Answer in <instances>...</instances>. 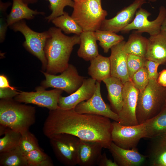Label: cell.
<instances>
[{"mask_svg": "<svg viewBox=\"0 0 166 166\" xmlns=\"http://www.w3.org/2000/svg\"><path fill=\"white\" fill-rule=\"evenodd\" d=\"M112 122L110 119L95 115L80 113L73 109L59 107L49 110L43 132L48 138L56 134L67 133L80 140L100 143L109 148L112 141Z\"/></svg>", "mask_w": 166, "mask_h": 166, "instance_id": "1", "label": "cell"}, {"mask_svg": "<svg viewBox=\"0 0 166 166\" xmlns=\"http://www.w3.org/2000/svg\"><path fill=\"white\" fill-rule=\"evenodd\" d=\"M48 31L49 36L44 51L47 60L46 73L52 74L61 73L68 67L69 60L74 46L79 44V35H65L61 30L52 27Z\"/></svg>", "mask_w": 166, "mask_h": 166, "instance_id": "2", "label": "cell"}, {"mask_svg": "<svg viewBox=\"0 0 166 166\" xmlns=\"http://www.w3.org/2000/svg\"><path fill=\"white\" fill-rule=\"evenodd\" d=\"M20 103L13 99H1L0 124L22 133L35 122L36 109Z\"/></svg>", "mask_w": 166, "mask_h": 166, "instance_id": "3", "label": "cell"}, {"mask_svg": "<svg viewBox=\"0 0 166 166\" xmlns=\"http://www.w3.org/2000/svg\"><path fill=\"white\" fill-rule=\"evenodd\" d=\"M166 87L160 85L156 80H150L148 84L139 92L136 110L138 124L144 123L156 115L165 106Z\"/></svg>", "mask_w": 166, "mask_h": 166, "instance_id": "4", "label": "cell"}, {"mask_svg": "<svg viewBox=\"0 0 166 166\" xmlns=\"http://www.w3.org/2000/svg\"><path fill=\"white\" fill-rule=\"evenodd\" d=\"M71 17L83 31L95 32L100 29L108 15L101 6V0H83L75 2Z\"/></svg>", "mask_w": 166, "mask_h": 166, "instance_id": "5", "label": "cell"}, {"mask_svg": "<svg viewBox=\"0 0 166 166\" xmlns=\"http://www.w3.org/2000/svg\"><path fill=\"white\" fill-rule=\"evenodd\" d=\"M50 145L57 160L66 166L77 164V152L80 139L65 133L55 135L49 138Z\"/></svg>", "mask_w": 166, "mask_h": 166, "instance_id": "6", "label": "cell"}, {"mask_svg": "<svg viewBox=\"0 0 166 166\" xmlns=\"http://www.w3.org/2000/svg\"><path fill=\"white\" fill-rule=\"evenodd\" d=\"M10 26L14 31H19L23 34L25 39L23 46L40 61L43 69H46L47 62L44 49L47 40L49 36L48 30L42 33L35 32L28 26L23 20Z\"/></svg>", "mask_w": 166, "mask_h": 166, "instance_id": "7", "label": "cell"}, {"mask_svg": "<svg viewBox=\"0 0 166 166\" xmlns=\"http://www.w3.org/2000/svg\"><path fill=\"white\" fill-rule=\"evenodd\" d=\"M45 79L42 83V86L45 89L52 87L64 91L71 94L78 89L82 85L84 77L80 76L74 65L69 64L67 68L56 75L42 71Z\"/></svg>", "mask_w": 166, "mask_h": 166, "instance_id": "8", "label": "cell"}, {"mask_svg": "<svg viewBox=\"0 0 166 166\" xmlns=\"http://www.w3.org/2000/svg\"><path fill=\"white\" fill-rule=\"evenodd\" d=\"M151 14L141 7L136 11L132 22L121 31L123 34L127 33L130 31L136 30L140 33L145 32L150 36L156 35L161 31L163 22L166 16V9L161 6L159 9L157 17L153 20L150 21L148 17Z\"/></svg>", "mask_w": 166, "mask_h": 166, "instance_id": "9", "label": "cell"}, {"mask_svg": "<svg viewBox=\"0 0 166 166\" xmlns=\"http://www.w3.org/2000/svg\"><path fill=\"white\" fill-rule=\"evenodd\" d=\"M112 124V141L121 148L131 149L136 148L140 140L144 138V123L127 126L114 121Z\"/></svg>", "mask_w": 166, "mask_h": 166, "instance_id": "10", "label": "cell"}, {"mask_svg": "<svg viewBox=\"0 0 166 166\" xmlns=\"http://www.w3.org/2000/svg\"><path fill=\"white\" fill-rule=\"evenodd\" d=\"M36 89V92L20 91L14 100L20 103L32 104L46 108L49 110L59 108L58 100L63 91L57 89L46 90L42 86L38 87Z\"/></svg>", "mask_w": 166, "mask_h": 166, "instance_id": "11", "label": "cell"}, {"mask_svg": "<svg viewBox=\"0 0 166 166\" xmlns=\"http://www.w3.org/2000/svg\"><path fill=\"white\" fill-rule=\"evenodd\" d=\"M101 82L96 81V88L93 95L88 100L78 104L74 109L80 113L101 116L119 122V118L118 114L105 103L102 97Z\"/></svg>", "mask_w": 166, "mask_h": 166, "instance_id": "12", "label": "cell"}, {"mask_svg": "<svg viewBox=\"0 0 166 166\" xmlns=\"http://www.w3.org/2000/svg\"><path fill=\"white\" fill-rule=\"evenodd\" d=\"M139 91L130 80L124 84L123 90V104L122 109L118 114V122L124 125L138 124L136 119V110Z\"/></svg>", "mask_w": 166, "mask_h": 166, "instance_id": "13", "label": "cell"}, {"mask_svg": "<svg viewBox=\"0 0 166 166\" xmlns=\"http://www.w3.org/2000/svg\"><path fill=\"white\" fill-rule=\"evenodd\" d=\"M146 3V0H135L131 4L119 11L113 18L104 20L99 30L116 33L121 31L132 22L137 10Z\"/></svg>", "mask_w": 166, "mask_h": 166, "instance_id": "14", "label": "cell"}, {"mask_svg": "<svg viewBox=\"0 0 166 166\" xmlns=\"http://www.w3.org/2000/svg\"><path fill=\"white\" fill-rule=\"evenodd\" d=\"M96 81L91 77L85 78L82 85L74 92L67 97L60 96L59 107L64 109H73L80 103L89 99L95 92Z\"/></svg>", "mask_w": 166, "mask_h": 166, "instance_id": "15", "label": "cell"}, {"mask_svg": "<svg viewBox=\"0 0 166 166\" xmlns=\"http://www.w3.org/2000/svg\"><path fill=\"white\" fill-rule=\"evenodd\" d=\"M124 40L113 46L109 57L111 65V76L121 80L124 84L131 80L127 67L128 54L124 49Z\"/></svg>", "mask_w": 166, "mask_h": 166, "instance_id": "16", "label": "cell"}, {"mask_svg": "<svg viewBox=\"0 0 166 166\" xmlns=\"http://www.w3.org/2000/svg\"><path fill=\"white\" fill-rule=\"evenodd\" d=\"M109 149L118 166H139L143 164L148 157L140 153L136 147L126 149L117 146L113 142Z\"/></svg>", "mask_w": 166, "mask_h": 166, "instance_id": "17", "label": "cell"}, {"mask_svg": "<svg viewBox=\"0 0 166 166\" xmlns=\"http://www.w3.org/2000/svg\"><path fill=\"white\" fill-rule=\"evenodd\" d=\"M103 148L99 142L80 139L78 148L77 164L80 166L97 165Z\"/></svg>", "mask_w": 166, "mask_h": 166, "instance_id": "18", "label": "cell"}, {"mask_svg": "<svg viewBox=\"0 0 166 166\" xmlns=\"http://www.w3.org/2000/svg\"><path fill=\"white\" fill-rule=\"evenodd\" d=\"M145 58L160 65L166 62V35L164 33L161 31L148 38Z\"/></svg>", "mask_w": 166, "mask_h": 166, "instance_id": "19", "label": "cell"}, {"mask_svg": "<svg viewBox=\"0 0 166 166\" xmlns=\"http://www.w3.org/2000/svg\"><path fill=\"white\" fill-rule=\"evenodd\" d=\"M102 81L105 84L107 89L108 98L111 109L118 114L122 106L124 84L119 79L111 76Z\"/></svg>", "mask_w": 166, "mask_h": 166, "instance_id": "20", "label": "cell"}, {"mask_svg": "<svg viewBox=\"0 0 166 166\" xmlns=\"http://www.w3.org/2000/svg\"><path fill=\"white\" fill-rule=\"evenodd\" d=\"M79 36L80 47L77 55L86 61H90L99 54L94 32L83 31Z\"/></svg>", "mask_w": 166, "mask_h": 166, "instance_id": "21", "label": "cell"}, {"mask_svg": "<svg viewBox=\"0 0 166 166\" xmlns=\"http://www.w3.org/2000/svg\"><path fill=\"white\" fill-rule=\"evenodd\" d=\"M44 14L43 12L31 9L28 4L21 0H13L11 10L7 17V24L8 26H10L23 19H31L36 15Z\"/></svg>", "mask_w": 166, "mask_h": 166, "instance_id": "22", "label": "cell"}, {"mask_svg": "<svg viewBox=\"0 0 166 166\" xmlns=\"http://www.w3.org/2000/svg\"><path fill=\"white\" fill-rule=\"evenodd\" d=\"M144 138L156 139L166 134V106L144 122Z\"/></svg>", "mask_w": 166, "mask_h": 166, "instance_id": "23", "label": "cell"}, {"mask_svg": "<svg viewBox=\"0 0 166 166\" xmlns=\"http://www.w3.org/2000/svg\"><path fill=\"white\" fill-rule=\"evenodd\" d=\"M88 73L91 77L101 82L111 76V65L109 57L99 54L90 61Z\"/></svg>", "mask_w": 166, "mask_h": 166, "instance_id": "24", "label": "cell"}, {"mask_svg": "<svg viewBox=\"0 0 166 166\" xmlns=\"http://www.w3.org/2000/svg\"><path fill=\"white\" fill-rule=\"evenodd\" d=\"M141 34L136 30L132 32L124 43V49L128 54H133L145 58L148 38Z\"/></svg>", "mask_w": 166, "mask_h": 166, "instance_id": "25", "label": "cell"}, {"mask_svg": "<svg viewBox=\"0 0 166 166\" xmlns=\"http://www.w3.org/2000/svg\"><path fill=\"white\" fill-rule=\"evenodd\" d=\"M150 155L151 164L166 166V134L156 138Z\"/></svg>", "mask_w": 166, "mask_h": 166, "instance_id": "26", "label": "cell"}, {"mask_svg": "<svg viewBox=\"0 0 166 166\" xmlns=\"http://www.w3.org/2000/svg\"><path fill=\"white\" fill-rule=\"evenodd\" d=\"M51 21L56 27L61 29L66 34H74L80 35L83 31L81 27L71 16L65 12Z\"/></svg>", "mask_w": 166, "mask_h": 166, "instance_id": "27", "label": "cell"}, {"mask_svg": "<svg viewBox=\"0 0 166 166\" xmlns=\"http://www.w3.org/2000/svg\"><path fill=\"white\" fill-rule=\"evenodd\" d=\"M0 166H28L25 156L18 147L0 153Z\"/></svg>", "mask_w": 166, "mask_h": 166, "instance_id": "28", "label": "cell"}, {"mask_svg": "<svg viewBox=\"0 0 166 166\" xmlns=\"http://www.w3.org/2000/svg\"><path fill=\"white\" fill-rule=\"evenodd\" d=\"M99 45L103 49L104 52L107 53L114 45L123 41L124 38L112 31L98 30L94 32Z\"/></svg>", "mask_w": 166, "mask_h": 166, "instance_id": "29", "label": "cell"}, {"mask_svg": "<svg viewBox=\"0 0 166 166\" xmlns=\"http://www.w3.org/2000/svg\"><path fill=\"white\" fill-rule=\"evenodd\" d=\"M4 136L0 138V153L9 151L18 147L21 133L7 127Z\"/></svg>", "mask_w": 166, "mask_h": 166, "instance_id": "30", "label": "cell"}, {"mask_svg": "<svg viewBox=\"0 0 166 166\" xmlns=\"http://www.w3.org/2000/svg\"><path fill=\"white\" fill-rule=\"evenodd\" d=\"M28 166H53V163L41 149H35L24 153Z\"/></svg>", "mask_w": 166, "mask_h": 166, "instance_id": "31", "label": "cell"}, {"mask_svg": "<svg viewBox=\"0 0 166 166\" xmlns=\"http://www.w3.org/2000/svg\"><path fill=\"white\" fill-rule=\"evenodd\" d=\"M50 4V8L52 11L51 14L45 18L49 22L55 18L63 14L64 8L66 6L73 7L75 2L73 0H47Z\"/></svg>", "mask_w": 166, "mask_h": 166, "instance_id": "32", "label": "cell"}, {"mask_svg": "<svg viewBox=\"0 0 166 166\" xmlns=\"http://www.w3.org/2000/svg\"><path fill=\"white\" fill-rule=\"evenodd\" d=\"M21 134L18 147L23 153L36 149H41L37 138L29 130Z\"/></svg>", "mask_w": 166, "mask_h": 166, "instance_id": "33", "label": "cell"}, {"mask_svg": "<svg viewBox=\"0 0 166 166\" xmlns=\"http://www.w3.org/2000/svg\"><path fill=\"white\" fill-rule=\"evenodd\" d=\"M135 86L141 92L146 87L149 82L148 73L144 65L135 73L131 79Z\"/></svg>", "mask_w": 166, "mask_h": 166, "instance_id": "34", "label": "cell"}, {"mask_svg": "<svg viewBox=\"0 0 166 166\" xmlns=\"http://www.w3.org/2000/svg\"><path fill=\"white\" fill-rule=\"evenodd\" d=\"M146 60L145 58L139 56L128 54L127 67L130 80L134 74L144 65Z\"/></svg>", "mask_w": 166, "mask_h": 166, "instance_id": "35", "label": "cell"}, {"mask_svg": "<svg viewBox=\"0 0 166 166\" xmlns=\"http://www.w3.org/2000/svg\"><path fill=\"white\" fill-rule=\"evenodd\" d=\"M9 2L3 3L0 1V41L2 42L5 38L6 32L8 26L7 19V16L6 15V10L10 6Z\"/></svg>", "mask_w": 166, "mask_h": 166, "instance_id": "36", "label": "cell"}, {"mask_svg": "<svg viewBox=\"0 0 166 166\" xmlns=\"http://www.w3.org/2000/svg\"><path fill=\"white\" fill-rule=\"evenodd\" d=\"M160 65L159 64L155 61L146 60L144 65L147 69L149 80H157L159 75V73L157 71L158 68Z\"/></svg>", "mask_w": 166, "mask_h": 166, "instance_id": "37", "label": "cell"}, {"mask_svg": "<svg viewBox=\"0 0 166 166\" xmlns=\"http://www.w3.org/2000/svg\"><path fill=\"white\" fill-rule=\"evenodd\" d=\"M20 92L17 90L10 88H0V98L1 99H12L18 94Z\"/></svg>", "mask_w": 166, "mask_h": 166, "instance_id": "38", "label": "cell"}, {"mask_svg": "<svg viewBox=\"0 0 166 166\" xmlns=\"http://www.w3.org/2000/svg\"><path fill=\"white\" fill-rule=\"evenodd\" d=\"M99 166H118L117 164L114 161L108 159L105 152L102 154L97 163Z\"/></svg>", "mask_w": 166, "mask_h": 166, "instance_id": "39", "label": "cell"}, {"mask_svg": "<svg viewBox=\"0 0 166 166\" xmlns=\"http://www.w3.org/2000/svg\"><path fill=\"white\" fill-rule=\"evenodd\" d=\"M0 88H10L14 90H17L10 85L7 77L4 74L0 75Z\"/></svg>", "mask_w": 166, "mask_h": 166, "instance_id": "40", "label": "cell"}, {"mask_svg": "<svg viewBox=\"0 0 166 166\" xmlns=\"http://www.w3.org/2000/svg\"><path fill=\"white\" fill-rule=\"evenodd\" d=\"M156 81L160 85L166 87V69L163 70L159 73Z\"/></svg>", "mask_w": 166, "mask_h": 166, "instance_id": "41", "label": "cell"}, {"mask_svg": "<svg viewBox=\"0 0 166 166\" xmlns=\"http://www.w3.org/2000/svg\"><path fill=\"white\" fill-rule=\"evenodd\" d=\"M161 31L164 33L166 35V16L161 26Z\"/></svg>", "mask_w": 166, "mask_h": 166, "instance_id": "42", "label": "cell"}, {"mask_svg": "<svg viewBox=\"0 0 166 166\" xmlns=\"http://www.w3.org/2000/svg\"><path fill=\"white\" fill-rule=\"evenodd\" d=\"M24 3L28 5L36 2L38 0H21Z\"/></svg>", "mask_w": 166, "mask_h": 166, "instance_id": "43", "label": "cell"}, {"mask_svg": "<svg viewBox=\"0 0 166 166\" xmlns=\"http://www.w3.org/2000/svg\"><path fill=\"white\" fill-rule=\"evenodd\" d=\"M75 2H78L82 1L83 0H73Z\"/></svg>", "mask_w": 166, "mask_h": 166, "instance_id": "44", "label": "cell"}, {"mask_svg": "<svg viewBox=\"0 0 166 166\" xmlns=\"http://www.w3.org/2000/svg\"><path fill=\"white\" fill-rule=\"evenodd\" d=\"M147 0L149 2H154L157 1V0Z\"/></svg>", "mask_w": 166, "mask_h": 166, "instance_id": "45", "label": "cell"}, {"mask_svg": "<svg viewBox=\"0 0 166 166\" xmlns=\"http://www.w3.org/2000/svg\"><path fill=\"white\" fill-rule=\"evenodd\" d=\"M165 106H166V102H165Z\"/></svg>", "mask_w": 166, "mask_h": 166, "instance_id": "46", "label": "cell"}, {"mask_svg": "<svg viewBox=\"0 0 166 166\" xmlns=\"http://www.w3.org/2000/svg\"></svg>", "mask_w": 166, "mask_h": 166, "instance_id": "47", "label": "cell"}]
</instances>
